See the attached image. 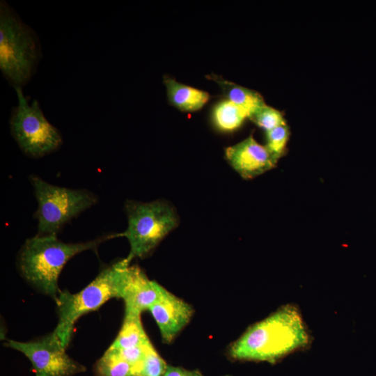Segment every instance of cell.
Instances as JSON below:
<instances>
[{
	"instance_id": "cell-1",
	"label": "cell",
	"mask_w": 376,
	"mask_h": 376,
	"mask_svg": "<svg viewBox=\"0 0 376 376\" xmlns=\"http://www.w3.org/2000/svg\"><path fill=\"white\" fill-rule=\"evenodd\" d=\"M311 336L298 308L281 307L251 326L230 346V356L238 360L274 363L309 345Z\"/></svg>"
},
{
	"instance_id": "cell-2",
	"label": "cell",
	"mask_w": 376,
	"mask_h": 376,
	"mask_svg": "<svg viewBox=\"0 0 376 376\" xmlns=\"http://www.w3.org/2000/svg\"><path fill=\"white\" fill-rule=\"evenodd\" d=\"M118 237V233H112L85 242L65 243L55 235H36L22 246L18 267L29 283L56 301L61 291L58 277L65 264L78 253L95 250L102 242Z\"/></svg>"
},
{
	"instance_id": "cell-3",
	"label": "cell",
	"mask_w": 376,
	"mask_h": 376,
	"mask_svg": "<svg viewBox=\"0 0 376 376\" xmlns=\"http://www.w3.org/2000/svg\"><path fill=\"white\" fill-rule=\"evenodd\" d=\"M42 57L36 32L4 0L0 1V70L13 88H23Z\"/></svg>"
},
{
	"instance_id": "cell-4",
	"label": "cell",
	"mask_w": 376,
	"mask_h": 376,
	"mask_svg": "<svg viewBox=\"0 0 376 376\" xmlns=\"http://www.w3.org/2000/svg\"><path fill=\"white\" fill-rule=\"evenodd\" d=\"M120 260L104 267L88 285L77 293L61 291L56 301L58 321L53 331L66 348L74 327L82 315L97 310L112 298H120L123 274L127 265Z\"/></svg>"
},
{
	"instance_id": "cell-5",
	"label": "cell",
	"mask_w": 376,
	"mask_h": 376,
	"mask_svg": "<svg viewBox=\"0 0 376 376\" xmlns=\"http://www.w3.org/2000/svg\"><path fill=\"white\" fill-rule=\"evenodd\" d=\"M125 211L128 226L119 237H125L130 243V253L124 258L127 264L135 258H143L150 254L179 222L173 208L161 200L149 203L127 201Z\"/></svg>"
},
{
	"instance_id": "cell-6",
	"label": "cell",
	"mask_w": 376,
	"mask_h": 376,
	"mask_svg": "<svg viewBox=\"0 0 376 376\" xmlns=\"http://www.w3.org/2000/svg\"><path fill=\"white\" fill-rule=\"evenodd\" d=\"M29 181L38 203L33 217L38 235H57L67 223L99 201L97 194L86 189L54 185L37 175H31Z\"/></svg>"
},
{
	"instance_id": "cell-7",
	"label": "cell",
	"mask_w": 376,
	"mask_h": 376,
	"mask_svg": "<svg viewBox=\"0 0 376 376\" xmlns=\"http://www.w3.org/2000/svg\"><path fill=\"white\" fill-rule=\"evenodd\" d=\"M14 89L18 102L11 110L9 126L19 149L33 159L58 150L63 143L60 131L46 118L36 99L30 103L22 88Z\"/></svg>"
},
{
	"instance_id": "cell-8",
	"label": "cell",
	"mask_w": 376,
	"mask_h": 376,
	"mask_svg": "<svg viewBox=\"0 0 376 376\" xmlns=\"http://www.w3.org/2000/svg\"><path fill=\"white\" fill-rule=\"evenodd\" d=\"M5 345L29 359L36 376H72L86 370L84 366L66 354L65 348L54 332L29 342L7 340Z\"/></svg>"
},
{
	"instance_id": "cell-9",
	"label": "cell",
	"mask_w": 376,
	"mask_h": 376,
	"mask_svg": "<svg viewBox=\"0 0 376 376\" xmlns=\"http://www.w3.org/2000/svg\"><path fill=\"white\" fill-rule=\"evenodd\" d=\"M165 289L150 280L139 266L127 265L120 295L125 303V314L141 315L162 297Z\"/></svg>"
},
{
	"instance_id": "cell-10",
	"label": "cell",
	"mask_w": 376,
	"mask_h": 376,
	"mask_svg": "<svg viewBox=\"0 0 376 376\" xmlns=\"http://www.w3.org/2000/svg\"><path fill=\"white\" fill-rule=\"evenodd\" d=\"M225 156L231 166L245 179L272 169L277 162L267 147L259 144L251 136L226 148Z\"/></svg>"
},
{
	"instance_id": "cell-11",
	"label": "cell",
	"mask_w": 376,
	"mask_h": 376,
	"mask_svg": "<svg viewBox=\"0 0 376 376\" xmlns=\"http://www.w3.org/2000/svg\"><path fill=\"white\" fill-rule=\"evenodd\" d=\"M148 311L159 327L163 341L166 343L173 340L194 313L190 304L166 289Z\"/></svg>"
},
{
	"instance_id": "cell-12",
	"label": "cell",
	"mask_w": 376,
	"mask_h": 376,
	"mask_svg": "<svg viewBox=\"0 0 376 376\" xmlns=\"http://www.w3.org/2000/svg\"><path fill=\"white\" fill-rule=\"evenodd\" d=\"M164 83L169 102L181 111L199 110L210 99L207 92L178 83L168 76L164 77Z\"/></svg>"
},
{
	"instance_id": "cell-13",
	"label": "cell",
	"mask_w": 376,
	"mask_h": 376,
	"mask_svg": "<svg viewBox=\"0 0 376 376\" xmlns=\"http://www.w3.org/2000/svg\"><path fill=\"white\" fill-rule=\"evenodd\" d=\"M210 77L220 86L227 100L246 112L248 118L258 109L266 104L263 97L256 91L235 84L217 75H212Z\"/></svg>"
},
{
	"instance_id": "cell-14",
	"label": "cell",
	"mask_w": 376,
	"mask_h": 376,
	"mask_svg": "<svg viewBox=\"0 0 376 376\" xmlns=\"http://www.w3.org/2000/svg\"><path fill=\"white\" fill-rule=\"evenodd\" d=\"M149 340L143 329L141 315L125 314L121 329L110 347L123 350L141 346Z\"/></svg>"
},
{
	"instance_id": "cell-15",
	"label": "cell",
	"mask_w": 376,
	"mask_h": 376,
	"mask_svg": "<svg viewBox=\"0 0 376 376\" xmlns=\"http://www.w3.org/2000/svg\"><path fill=\"white\" fill-rule=\"evenodd\" d=\"M95 376H136L134 366L111 347L96 362Z\"/></svg>"
},
{
	"instance_id": "cell-16",
	"label": "cell",
	"mask_w": 376,
	"mask_h": 376,
	"mask_svg": "<svg viewBox=\"0 0 376 376\" xmlns=\"http://www.w3.org/2000/svg\"><path fill=\"white\" fill-rule=\"evenodd\" d=\"M246 118H248L246 112L228 100L217 104L212 112L214 125L219 130L224 132L236 130Z\"/></svg>"
},
{
	"instance_id": "cell-17",
	"label": "cell",
	"mask_w": 376,
	"mask_h": 376,
	"mask_svg": "<svg viewBox=\"0 0 376 376\" xmlns=\"http://www.w3.org/2000/svg\"><path fill=\"white\" fill-rule=\"evenodd\" d=\"M166 367L165 361L149 340L145 345L143 357L134 371L136 376H163Z\"/></svg>"
},
{
	"instance_id": "cell-18",
	"label": "cell",
	"mask_w": 376,
	"mask_h": 376,
	"mask_svg": "<svg viewBox=\"0 0 376 376\" xmlns=\"http://www.w3.org/2000/svg\"><path fill=\"white\" fill-rule=\"evenodd\" d=\"M249 118L266 132L285 124L282 113L267 104L258 109L251 115Z\"/></svg>"
},
{
	"instance_id": "cell-19",
	"label": "cell",
	"mask_w": 376,
	"mask_h": 376,
	"mask_svg": "<svg viewBox=\"0 0 376 376\" xmlns=\"http://www.w3.org/2000/svg\"><path fill=\"white\" fill-rule=\"evenodd\" d=\"M289 134V129L286 124L266 132L267 144L265 146L276 161L283 154Z\"/></svg>"
},
{
	"instance_id": "cell-20",
	"label": "cell",
	"mask_w": 376,
	"mask_h": 376,
	"mask_svg": "<svg viewBox=\"0 0 376 376\" xmlns=\"http://www.w3.org/2000/svg\"><path fill=\"white\" fill-rule=\"evenodd\" d=\"M146 344L141 346H138L130 349L117 350L120 352V355L127 362H129L132 366H133L134 368H135L139 365L143 357Z\"/></svg>"
},
{
	"instance_id": "cell-21",
	"label": "cell",
	"mask_w": 376,
	"mask_h": 376,
	"mask_svg": "<svg viewBox=\"0 0 376 376\" xmlns=\"http://www.w3.org/2000/svg\"><path fill=\"white\" fill-rule=\"evenodd\" d=\"M163 376H203L198 370H189L183 368L167 366Z\"/></svg>"
}]
</instances>
